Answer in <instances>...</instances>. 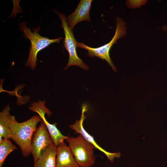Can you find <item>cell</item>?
Returning <instances> with one entry per match:
<instances>
[{
	"label": "cell",
	"mask_w": 167,
	"mask_h": 167,
	"mask_svg": "<svg viewBox=\"0 0 167 167\" xmlns=\"http://www.w3.org/2000/svg\"><path fill=\"white\" fill-rule=\"evenodd\" d=\"M10 139L20 148L23 156L27 157L31 153V143L37 124L42 120L39 115H35L27 120L18 122L13 115H9Z\"/></svg>",
	"instance_id": "1"
},
{
	"label": "cell",
	"mask_w": 167,
	"mask_h": 167,
	"mask_svg": "<svg viewBox=\"0 0 167 167\" xmlns=\"http://www.w3.org/2000/svg\"><path fill=\"white\" fill-rule=\"evenodd\" d=\"M77 163L79 167H91L96 159L92 144L87 141L81 135L76 138L68 137L66 140Z\"/></svg>",
	"instance_id": "2"
},
{
	"label": "cell",
	"mask_w": 167,
	"mask_h": 167,
	"mask_svg": "<svg viewBox=\"0 0 167 167\" xmlns=\"http://www.w3.org/2000/svg\"><path fill=\"white\" fill-rule=\"evenodd\" d=\"M116 27L113 37L108 43L101 47L92 48L88 46L82 42H77V47L87 50V55L90 57H96L103 60H105L111 66L113 71L116 72V68L113 64L109 56V52L113 45L117 42V40L124 37L126 34V24L123 19L119 17L116 19Z\"/></svg>",
	"instance_id": "3"
},
{
	"label": "cell",
	"mask_w": 167,
	"mask_h": 167,
	"mask_svg": "<svg viewBox=\"0 0 167 167\" xmlns=\"http://www.w3.org/2000/svg\"><path fill=\"white\" fill-rule=\"evenodd\" d=\"M26 22H22L19 24L20 30L24 32L26 36L30 40L31 47L28 58L25 66L32 70H34L36 66L37 55L39 51L48 46L50 44L55 42L59 43L62 37L50 39L40 36L37 31L32 32L29 28L26 26Z\"/></svg>",
	"instance_id": "4"
},
{
	"label": "cell",
	"mask_w": 167,
	"mask_h": 167,
	"mask_svg": "<svg viewBox=\"0 0 167 167\" xmlns=\"http://www.w3.org/2000/svg\"><path fill=\"white\" fill-rule=\"evenodd\" d=\"M62 23L61 27L63 28L65 37L63 44L69 54L68 62L64 70L72 66H78L85 70H88L89 66L78 56L76 47L77 42L74 36L73 31L68 26L66 16L62 13L57 12Z\"/></svg>",
	"instance_id": "5"
},
{
	"label": "cell",
	"mask_w": 167,
	"mask_h": 167,
	"mask_svg": "<svg viewBox=\"0 0 167 167\" xmlns=\"http://www.w3.org/2000/svg\"><path fill=\"white\" fill-rule=\"evenodd\" d=\"M45 101L39 100L33 102L29 109L37 113L43 122L52 139L54 144L57 147L61 143L66 140L68 136L63 135L56 126L57 123L51 124L46 119L45 115L50 116L52 113L45 106Z\"/></svg>",
	"instance_id": "6"
},
{
	"label": "cell",
	"mask_w": 167,
	"mask_h": 167,
	"mask_svg": "<svg viewBox=\"0 0 167 167\" xmlns=\"http://www.w3.org/2000/svg\"><path fill=\"white\" fill-rule=\"evenodd\" d=\"M34 133L31 142V152L34 162L40 156L44 150L54 144L45 124L41 121Z\"/></svg>",
	"instance_id": "7"
},
{
	"label": "cell",
	"mask_w": 167,
	"mask_h": 167,
	"mask_svg": "<svg viewBox=\"0 0 167 167\" xmlns=\"http://www.w3.org/2000/svg\"><path fill=\"white\" fill-rule=\"evenodd\" d=\"M87 110V106L85 105H83L80 119L79 120H76L73 124L71 125L69 127L71 129L75 131L76 133L81 135L87 141L93 144L95 148L104 153L109 160L113 163L114 158L120 157L121 153L119 152L112 153L107 152L100 147L96 142L94 137L84 129L83 124L86 118V117L84 116V113Z\"/></svg>",
	"instance_id": "8"
},
{
	"label": "cell",
	"mask_w": 167,
	"mask_h": 167,
	"mask_svg": "<svg viewBox=\"0 0 167 167\" xmlns=\"http://www.w3.org/2000/svg\"><path fill=\"white\" fill-rule=\"evenodd\" d=\"M92 0H81L75 10L69 15L66 20L68 26L73 31L78 23L85 20L91 22L89 12Z\"/></svg>",
	"instance_id": "9"
},
{
	"label": "cell",
	"mask_w": 167,
	"mask_h": 167,
	"mask_svg": "<svg viewBox=\"0 0 167 167\" xmlns=\"http://www.w3.org/2000/svg\"><path fill=\"white\" fill-rule=\"evenodd\" d=\"M56 167H79L64 141L56 147Z\"/></svg>",
	"instance_id": "10"
},
{
	"label": "cell",
	"mask_w": 167,
	"mask_h": 167,
	"mask_svg": "<svg viewBox=\"0 0 167 167\" xmlns=\"http://www.w3.org/2000/svg\"><path fill=\"white\" fill-rule=\"evenodd\" d=\"M56 147L54 144L43 151L33 167H56Z\"/></svg>",
	"instance_id": "11"
},
{
	"label": "cell",
	"mask_w": 167,
	"mask_h": 167,
	"mask_svg": "<svg viewBox=\"0 0 167 167\" xmlns=\"http://www.w3.org/2000/svg\"><path fill=\"white\" fill-rule=\"evenodd\" d=\"M10 110V105H8L0 113V138L10 139L9 127Z\"/></svg>",
	"instance_id": "12"
},
{
	"label": "cell",
	"mask_w": 167,
	"mask_h": 167,
	"mask_svg": "<svg viewBox=\"0 0 167 167\" xmlns=\"http://www.w3.org/2000/svg\"><path fill=\"white\" fill-rule=\"evenodd\" d=\"M2 138L0 140V167H2L7 156L17 148L9 139Z\"/></svg>",
	"instance_id": "13"
},
{
	"label": "cell",
	"mask_w": 167,
	"mask_h": 167,
	"mask_svg": "<svg viewBox=\"0 0 167 167\" xmlns=\"http://www.w3.org/2000/svg\"><path fill=\"white\" fill-rule=\"evenodd\" d=\"M164 29L167 31V26L164 27Z\"/></svg>",
	"instance_id": "14"
}]
</instances>
